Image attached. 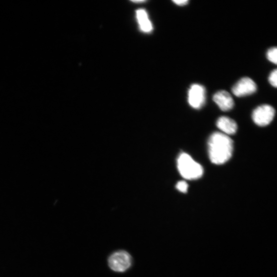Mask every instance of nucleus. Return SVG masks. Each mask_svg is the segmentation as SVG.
<instances>
[{"instance_id": "obj_8", "label": "nucleus", "mask_w": 277, "mask_h": 277, "mask_svg": "<svg viewBox=\"0 0 277 277\" xmlns=\"http://www.w3.org/2000/svg\"><path fill=\"white\" fill-rule=\"evenodd\" d=\"M216 125L224 134L228 135L234 134L237 130L236 122L232 118L227 116H221L216 122Z\"/></svg>"}, {"instance_id": "obj_12", "label": "nucleus", "mask_w": 277, "mask_h": 277, "mask_svg": "<svg viewBox=\"0 0 277 277\" xmlns=\"http://www.w3.org/2000/svg\"><path fill=\"white\" fill-rule=\"evenodd\" d=\"M188 184L184 181L178 182L176 185V189L184 193H186L188 192Z\"/></svg>"}, {"instance_id": "obj_2", "label": "nucleus", "mask_w": 277, "mask_h": 277, "mask_svg": "<svg viewBox=\"0 0 277 277\" xmlns=\"http://www.w3.org/2000/svg\"><path fill=\"white\" fill-rule=\"evenodd\" d=\"M177 166L180 174L186 180H198L203 175L202 166L194 162L192 158L186 153L182 154L178 158Z\"/></svg>"}, {"instance_id": "obj_6", "label": "nucleus", "mask_w": 277, "mask_h": 277, "mask_svg": "<svg viewBox=\"0 0 277 277\" xmlns=\"http://www.w3.org/2000/svg\"><path fill=\"white\" fill-rule=\"evenodd\" d=\"M257 86L248 77H244L237 82L232 88V93L236 96L243 97L254 93Z\"/></svg>"}, {"instance_id": "obj_13", "label": "nucleus", "mask_w": 277, "mask_h": 277, "mask_svg": "<svg viewBox=\"0 0 277 277\" xmlns=\"http://www.w3.org/2000/svg\"><path fill=\"white\" fill-rule=\"evenodd\" d=\"M173 2L176 5L180 6H184L188 4V0H176V1H173Z\"/></svg>"}, {"instance_id": "obj_3", "label": "nucleus", "mask_w": 277, "mask_h": 277, "mask_svg": "<svg viewBox=\"0 0 277 277\" xmlns=\"http://www.w3.org/2000/svg\"><path fill=\"white\" fill-rule=\"evenodd\" d=\"M132 260L130 254L125 250H118L112 253L108 259L110 268L117 272H124L131 267Z\"/></svg>"}, {"instance_id": "obj_7", "label": "nucleus", "mask_w": 277, "mask_h": 277, "mask_svg": "<svg viewBox=\"0 0 277 277\" xmlns=\"http://www.w3.org/2000/svg\"><path fill=\"white\" fill-rule=\"evenodd\" d=\"M213 100L224 112L230 110L234 106L232 96L226 90L216 92L213 96Z\"/></svg>"}, {"instance_id": "obj_1", "label": "nucleus", "mask_w": 277, "mask_h": 277, "mask_svg": "<svg viewBox=\"0 0 277 277\" xmlns=\"http://www.w3.org/2000/svg\"><path fill=\"white\" fill-rule=\"evenodd\" d=\"M208 150L210 159L215 164L221 165L228 162L233 152V142L228 135L213 133L209 138Z\"/></svg>"}, {"instance_id": "obj_4", "label": "nucleus", "mask_w": 277, "mask_h": 277, "mask_svg": "<svg viewBox=\"0 0 277 277\" xmlns=\"http://www.w3.org/2000/svg\"><path fill=\"white\" fill-rule=\"evenodd\" d=\"M275 114L274 109L270 106L264 104L256 108L253 112L254 122L260 126H266L272 121Z\"/></svg>"}, {"instance_id": "obj_11", "label": "nucleus", "mask_w": 277, "mask_h": 277, "mask_svg": "<svg viewBox=\"0 0 277 277\" xmlns=\"http://www.w3.org/2000/svg\"><path fill=\"white\" fill-rule=\"evenodd\" d=\"M277 70H274L270 73L269 78L268 81L270 84L274 88L277 86Z\"/></svg>"}, {"instance_id": "obj_9", "label": "nucleus", "mask_w": 277, "mask_h": 277, "mask_svg": "<svg viewBox=\"0 0 277 277\" xmlns=\"http://www.w3.org/2000/svg\"><path fill=\"white\" fill-rule=\"evenodd\" d=\"M136 17L138 24L142 31L149 32L152 30L151 22L149 20L146 12L144 10L136 11Z\"/></svg>"}, {"instance_id": "obj_14", "label": "nucleus", "mask_w": 277, "mask_h": 277, "mask_svg": "<svg viewBox=\"0 0 277 277\" xmlns=\"http://www.w3.org/2000/svg\"><path fill=\"white\" fill-rule=\"evenodd\" d=\"M132 2L134 3H143V2H145L144 1H134Z\"/></svg>"}, {"instance_id": "obj_5", "label": "nucleus", "mask_w": 277, "mask_h": 277, "mask_svg": "<svg viewBox=\"0 0 277 277\" xmlns=\"http://www.w3.org/2000/svg\"><path fill=\"white\" fill-rule=\"evenodd\" d=\"M206 89L198 84H192L188 91V101L190 105L195 109H200L206 103Z\"/></svg>"}, {"instance_id": "obj_10", "label": "nucleus", "mask_w": 277, "mask_h": 277, "mask_svg": "<svg viewBox=\"0 0 277 277\" xmlns=\"http://www.w3.org/2000/svg\"><path fill=\"white\" fill-rule=\"evenodd\" d=\"M276 54L277 48L276 47L270 48L267 52L268 60L275 64H276Z\"/></svg>"}]
</instances>
